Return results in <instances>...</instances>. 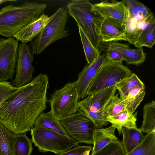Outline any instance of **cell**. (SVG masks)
<instances>
[{"instance_id":"cell-1","label":"cell","mask_w":155,"mask_h":155,"mask_svg":"<svg viewBox=\"0 0 155 155\" xmlns=\"http://www.w3.org/2000/svg\"><path fill=\"white\" fill-rule=\"evenodd\" d=\"M49 78L39 74L18 88L0 104V123L16 135L30 131L37 117L46 109Z\"/></svg>"},{"instance_id":"cell-2","label":"cell","mask_w":155,"mask_h":155,"mask_svg":"<svg viewBox=\"0 0 155 155\" xmlns=\"http://www.w3.org/2000/svg\"><path fill=\"white\" fill-rule=\"evenodd\" d=\"M47 6L46 3L31 1L5 6L0 10V35L13 38L21 29L38 18Z\"/></svg>"},{"instance_id":"cell-3","label":"cell","mask_w":155,"mask_h":155,"mask_svg":"<svg viewBox=\"0 0 155 155\" xmlns=\"http://www.w3.org/2000/svg\"><path fill=\"white\" fill-rule=\"evenodd\" d=\"M68 15L66 6H64L50 17L41 32L31 41L30 46L34 54H41L54 42L69 35L66 28Z\"/></svg>"},{"instance_id":"cell-4","label":"cell","mask_w":155,"mask_h":155,"mask_svg":"<svg viewBox=\"0 0 155 155\" xmlns=\"http://www.w3.org/2000/svg\"><path fill=\"white\" fill-rule=\"evenodd\" d=\"M128 11L125 25L127 41L134 44L142 32L155 23L153 12L142 3L135 0H124Z\"/></svg>"},{"instance_id":"cell-5","label":"cell","mask_w":155,"mask_h":155,"mask_svg":"<svg viewBox=\"0 0 155 155\" xmlns=\"http://www.w3.org/2000/svg\"><path fill=\"white\" fill-rule=\"evenodd\" d=\"M30 131L32 142L42 152H51L59 154L77 146L79 143L69 136L44 127H34Z\"/></svg>"},{"instance_id":"cell-6","label":"cell","mask_w":155,"mask_h":155,"mask_svg":"<svg viewBox=\"0 0 155 155\" xmlns=\"http://www.w3.org/2000/svg\"><path fill=\"white\" fill-rule=\"evenodd\" d=\"M92 4L87 0H74L66 5L68 15L76 21L95 47L99 49L101 43L96 31L95 20L99 16L92 9Z\"/></svg>"},{"instance_id":"cell-7","label":"cell","mask_w":155,"mask_h":155,"mask_svg":"<svg viewBox=\"0 0 155 155\" xmlns=\"http://www.w3.org/2000/svg\"><path fill=\"white\" fill-rule=\"evenodd\" d=\"M49 101L50 111L58 120L78 112L80 98L75 81L68 82L62 87L55 90Z\"/></svg>"},{"instance_id":"cell-8","label":"cell","mask_w":155,"mask_h":155,"mask_svg":"<svg viewBox=\"0 0 155 155\" xmlns=\"http://www.w3.org/2000/svg\"><path fill=\"white\" fill-rule=\"evenodd\" d=\"M132 73L131 71L127 67L122 64L110 62L106 58L90 84L87 91V96L93 95L102 90L114 86Z\"/></svg>"},{"instance_id":"cell-9","label":"cell","mask_w":155,"mask_h":155,"mask_svg":"<svg viewBox=\"0 0 155 155\" xmlns=\"http://www.w3.org/2000/svg\"><path fill=\"white\" fill-rule=\"evenodd\" d=\"M69 135L79 143L93 144L94 123L79 112L59 120Z\"/></svg>"},{"instance_id":"cell-10","label":"cell","mask_w":155,"mask_h":155,"mask_svg":"<svg viewBox=\"0 0 155 155\" xmlns=\"http://www.w3.org/2000/svg\"><path fill=\"white\" fill-rule=\"evenodd\" d=\"M17 55L16 74L12 84L19 88L27 84L34 78L35 69L32 63L34 54L27 43L21 42L18 45Z\"/></svg>"},{"instance_id":"cell-11","label":"cell","mask_w":155,"mask_h":155,"mask_svg":"<svg viewBox=\"0 0 155 155\" xmlns=\"http://www.w3.org/2000/svg\"><path fill=\"white\" fill-rule=\"evenodd\" d=\"M18 41L0 38V82L12 80L18 58Z\"/></svg>"},{"instance_id":"cell-12","label":"cell","mask_w":155,"mask_h":155,"mask_svg":"<svg viewBox=\"0 0 155 155\" xmlns=\"http://www.w3.org/2000/svg\"><path fill=\"white\" fill-rule=\"evenodd\" d=\"M97 34L101 42L127 41L125 25L113 20L98 16L95 20Z\"/></svg>"},{"instance_id":"cell-13","label":"cell","mask_w":155,"mask_h":155,"mask_svg":"<svg viewBox=\"0 0 155 155\" xmlns=\"http://www.w3.org/2000/svg\"><path fill=\"white\" fill-rule=\"evenodd\" d=\"M92 9L97 15L125 25L128 17V11L124 0L121 1H103L93 4Z\"/></svg>"},{"instance_id":"cell-14","label":"cell","mask_w":155,"mask_h":155,"mask_svg":"<svg viewBox=\"0 0 155 155\" xmlns=\"http://www.w3.org/2000/svg\"><path fill=\"white\" fill-rule=\"evenodd\" d=\"M106 58V52L104 51L91 64L87 63L78 74V79L75 83L80 99H84L87 96L88 88Z\"/></svg>"},{"instance_id":"cell-15","label":"cell","mask_w":155,"mask_h":155,"mask_svg":"<svg viewBox=\"0 0 155 155\" xmlns=\"http://www.w3.org/2000/svg\"><path fill=\"white\" fill-rule=\"evenodd\" d=\"M103 43L105 45L101 43L100 45L105 46L101 47L99 48L111 49L117 51L121 55L124 61L127 65L139 66L143 64L146 60V54L142 48L132 49L129 48L127 45L117 41Z\"/></svg>"},{"instance_id":"cell-16","label":"cell","mask_w":155,"mask_h":155,"mask_svg":"<svg viewBox=\"0 0 155 155\" xmlns=\"http://www.w3.org/2000/svg\"><path fill=\"white\" fill-rule=\"evenodd\" d=\"M50 17L42 13L37 19L31 21L19 31L14 38L22 42L27 43L36 38L48 23Z\"/></svg>"},{"instance_id":"cell-17","label":"cell","mask_w":155,"mask_h":155,"mask_svg":"<svg viewBox=\"0 0 155 155\" xmlns=\"http://www.w3.org/2000/svg\"><path fill=\"white\" fill-rule=\"evenodd\" d=\"M115 130L111 126L95 129L93 133L94 146L91 154L111 143L120 141L115 136Z\"/></svg>"},{"instance_id":"cell-18","label":"cell","mask_w":155,"mask_h":155,"mask_svg":"<svg viewBox=\"0 0 155 155\" xmlns=\"http://www.w3.org/2000/svg\"><path fill=\"white\" fill-rule=\"evenodd\" d=\"M137 111L131 113L128 109L113 116L107 117L106 121L111 124V126L117 129L120 136L123 127L137 128L136 125Z\"/></svg>"},{"instance_id":"cell-19","label":"cell","mask_w":155,"mask_h":155,"mask_svg":"<svg viewBox=\"0 0 155 155\" xmlns=\"http://www.w3.org/2000/svg\"><path fill=\"white\" fill-rule=\"evenodd\" d=\"M121 134L123 138L120 143L125 154L129 153L137 147L143 141L145 137L138 128L123 127Z\"/></svg>"},{"instance_id":"cell-20","label":"cell","mask_w":155,"mask_h":155,"mask_svg":"<svg viewBox=\"0 0 155 155\" xmlns=\"http://www.w3.org/2000/svg\"><path fill=\"white\" fill-rule=\"evenodd\" d=\"M116 91L117 89L114 86L102 90L91 95L90 110L103 116L104 108L111 98L115 94Z\"/></svg>"},{"instance_id":"cell-21","label":"cell","mask_w":155,"mask_h":155,"mask_svg":"<svg viewBox=\"0 0 155 155\" xmlns=\"http://www.w3.org/2000/svg\"><path fill=\"white\" fill-rule=\"evenodd\" d=\"M33 126L48 129L64 135L69 136L59 120L55 117L51 111L40 114L35 120Z\"/></svg>"},{"instance_id":"cell-22","label":"cell","mask_w":155,"mask_h":155,"mask_svg":"<svg viewBox=\"0 0 155 155\" xmlns=\"http://www.w3.org/2000/svg\"><path fill=\"white\" fill-rule=\"evenodd\" d=\"M91 99V95H89L80 101L78 112L90 120L94 123L96 128H102L107 126L109 123L103 116L90 110Z\"/></svg>"},{"instance_id":"cell-23","label":"cell","mask_w":155,"mask_h":155,"mask_svg":"<svg viewBox=\"0 0 155 155\" xmlns=\"http://www.w3.org/2000/svg\"><path fill=\"white\" fill-rule=\"evenodd\" d=\"M115 87L119 92L120 97L123 100L126 99L129 93L134 89H145L143 83L134 73L120 81Z\"/></svg>"},{"instance_id":"cell-24","label":"cell","mask_w":155,"mask_h":155,"mask_svg":"<svg viewBox=\"0 0 155 155\" xmlns=\"http://www.w3.org/2000/svg\"><path fill=\"white\" fill-rule=\"evenodd\" d=\"M15 135L0 123V155H15Z\"/></svg>"},{"instance_id":"cell-25","label":"cell","mask_w":155,"mask_h":155,"mask_svg":"<svg viewBox=\"0 0 155 155\" xmlns=\"http://www.w3.org/2000/svg\"><path fill=\"white\" fill-rule=\"evenodd\" d=\"M139 129L141 133L147 134L155 132V102L153 100L144 105L142 123Z\"/></svg>"},{"instance_id":"cell-26","label":"cell","mask_w":155,"mask_h":155,"mask_svg":"<svg viewBox=\"0 0 155 155\" xmlns=\"http://www.w3.org/2000/svg\"><path fill=\"white\" fill-rule=\"evenodd\" d=\"M128 103L126 99L123 100L119 97V94L114 95L104 108L102 113L103 117L113 116L127 109Z\"/></svg>"},{"instance_id":"cell-27","label":"cell","mask_w":155,"mask_h":155,"mask_svg":"<svg viewBox=\"0 0 155 155\" xmlns=\"http://www.w3.org/2000/svg\"><path fill=\"white\" fill-rule=\"evenodd\" d=\"M124 155H155V132L147 134L137 147Z\"/></svg>"},{"instance_id":"cell-28","label":"cell","mask_w":155,"mask_h":155,"mask_svg":"<svg viewBox=\"0 0 155 155\" xmlns=\"http://www.w3.org/2000/svg\"><path fill=\"white\" fill-rule=\"evenodd\" d=\"M78 26L87 63L90 64L100 55L101 51L95 47L81 27Z\"/></svg>"},{"instance_id":"cell-29","label":"cell","mask_w":155,"mask_h":155,"mask_svg":"<svg viewBox=\"0 0 155 155\" xmlns=\"http://www.w3.org/2000/svg\"><path fill=\"white\" fill-rule=\"evenodd\" d=\"M32 143L26 133L15 135V155H31L33 149Z\"/></svg>"},{"instance_id":"cell-30","label":"cell","mask_w":155,"mask_h":155,"mask_svg":"<svg viewBox=\"0 0 155 155\" xmlns=\"http://www.w3.org/2000/svg\"><path fill=\"white\" fill-rule=\"evenodd\" d=\"M155 43V23L144 30L138 37L134 45L138 48L143 47L152 48Z\"/></svg>"},{"instance_id":"cell-31","label":"cell","mask_w":155,"mask_h":155,"mask_svg":"<svg viewBox=\"0 0 155 155\" xmlns=\"http://www.w3.org/2000/svg\"><path fill=\"white\" fill-rule=\"evenodd\" d=\"M145 89L137 88L131 91L126 99L128 103V110L133 113L143 99Z\"/></svg>"},{"instance_id":"cell-32","label":"cell","mask_w":155,"mask_h":155,"mask_svg":"<svg viewBox=\"0 0 155 155\" xmlns=\"http://www.w3.org/2000/svg\"><path fill=\"white\" fill-rule=\"evenodd\" d=\"M120 141L111 143L91 155H124Z\"/></svg>"},{"instance_id":"cell-33","label":"cell","mask_w":155,"mask_h":155,"mask_svg":"<svg viewBox=\"0 0 155 155\" xmlns=\"http://www.w3.org/2000/svg\"><path fill=\"white\" fill-rule=\"evenodd\" d=\"M18 88L7 81L0 82V104L6 97Z\"/></svg>"},{"instance_id":"cell-34","label":"cell","mask_w":155,"mask_h":155,"mask_svg":"<svg viewBox=\"0 0 155 155\" xmlns=\"http://www.w3.org/2000/svg\"><path fill=\"white\" fill-rule=\"evenodd\" d=\"M92 147L90 146H79L58 155H89Z\"/></svg>"},{"instance_id":"cell-35","label":"cell","mask_w":155,"mask_h":155,"mask_svg":"<svg viewBox=\"0 0 155 155\" xmlns=\"http://www.w3.org/2000/svg\"><path fill=\"white\" fill-rule=\"evenodd\" d=\"M103 50L106 52V58L109 61L119 64H122L124 61L121 55L117 51L109 49Z\"/></svg>"},{"instance_id":"cell-36","label":"cell","mask_w":155,"mask_h":155,"mask_svg":"<svg viewBox=\"0 0 155 155\" xmlns=\"http://www.w3.org/2000/svg\"><path fill=\"white\" fill-rule=\"evenodd\" d=\"M17 0H0V5L5 2H17Z\"/></svg>"}]
</instances>
